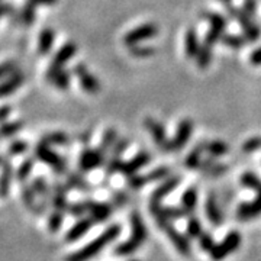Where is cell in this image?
Instances as JSON below:
<instances>
[{
  "label": "cell",
  "instance_id": "cell-46",
  "mask_svg": "<svg viewBox=\"0 0 261 261\" xmlns=\"http://www.w3.org/2000/svg\"><path fill=\"white\" fill-rule=\"evenodd\" d=\"M28 149V142L22 140H13L9 145V154L10 155H22L25 154Z\"/></svg>",
  "mask_w": 261,
  "mask_h": 261
},
{
  "label": "cell",
  "instance_id": "cell-24",
  "mask_svg": "<svg viewBox=\"0 0 261 261\" xmlns=\"http://www.w3.org/2000/svg\"><path fill=\"white\" fill-rule=\"evenodd\" d=\"M130 228H132V233H130V238L135 240L137 243L141 244L147 240L148 237V231H147V226L142 222V218L138 212H132L130 214Z\"/></svg>",
  "mask_w": 261,
  "mask_h": 261
},
{
  "label": "cell",
  "instance_id": "cell-56",
  "mask_svg": "<svg viewBox=\"0 0 261 261\" xmlns=\"http://www.w3.org/2000/svg\"><path fill=\"white\" fill-rule=\"evenodd\" d=\"M32 6H54L58 3V0H27Z\"/></svg>",
  "mask_w": 261,
  "mask_h": 261
},
{
  "label": "cell",
  "instance_id": "cell-7",
  "mask_svg": "<svg viewBox=\"0 0 261 261\" xmlns=\"http://www.w3.org/2000/svg\"><path fill=\"white\" fill-rule=\"evenodd\" d=\"M159 34V27L152 22L148 23H144L138 28L132 29L129 31L125 37H123V44L126 47H132V45H137L140 42H144L147 39H151Z\"/></svg>",
  "mask_w": 261,
  "mask_h": 261
},
{
  "label": "cell",
  "instance_id": "cell-34",
  "mask_svg": "<svg viewBox=\"0 0 261 261\" xmlns=\"http://www.w3.org/2000/svg\"><path fill=\"white\" fill-rule=\"evenodd\" d=\"M34 166H35V160L34 159L23 160V163L19 166L18 171H16V174H15V177H16V180H18L19 183H27V180L29 178V176L32 174Z\"/></svg>",
  "mask_w": 261,
  "mask_h": 261
},
{
  "label": "cell",
  "instance_id": "cell-20",
  "mask_svg": "<svg viewBox=\"0 0 261 261\" xmlns=\"http://www.w3.org/2000/svg\"><path fill=\"white\" fill-rule=\"evenodd\" d=\"M93 225V219H92L90 216H89V218H80V221L75 222V224L70 228V231L67 232V235H65V241H67V243H75V241H79L82 237H84L86 233L90 231V228H92Z\"/></svg>",
  "mask_w": 261,
  "mask_h": 261
},
{
  "label": "cell",
  "instance_id": "cell-32",
  "mask_svg": "<svg viewBox=\"0 0 261 261\" xmlns=\"http://www.w3.org/2000/svg\"><path fill=\"white\" fill-rule=\"evenodd\" d=\"M221 42L224 44L225 47L231 48V49H243L244 45L248 41H247V38L244 37V35H238V34H224Z\"/></svg>",
  "mask_w": 261,
  "mask_h": 261
},
{
  "label": "cell",
  "instance_id": "cell-18",
  "mask_svg": "<svg viewBox=\"0 0 261 261\" xmlns=\"http://www.w3.org/2000/svg\"><path fill=\"white\" fill-rule=\"evenodd\" d=\"M180 183H181V177H178V176H170V177H167L161 186H159L152 192L151 199H149V203H161V200L167 195H170L173 190H176Z\"/></svg>",
  "mask_w": 261,
  "mask_h": 261
},
{
  "label": "cell",
  "instance_id": "cell-37",
  "mask_svg": "<svg viewBox=\"0 0 261 261\" xmlns=\"http://www.w3.org/2000/svg\"><path fill=\"white\" fill-rule=\"evenodd\" d=\"M20 195H22V200L27 205V207H29L31 211H34V207L37 206V193L32 189V186L27 185V183H22Z\"/></svg>",
  "mask_w": 261,
  "mask_h": 261
},
{
  "label": "cell",
  "instance_id": "cell-21",
  "mask_svg": "<svg viewBox=\"0 0 261 261\" xmlns=\"http://www.w3.org/2000/svg\"><path fill=\"white\" fill-rule=\"evenodd\" d=\"M12 178H13L12 161L9 159H2V171H0V197L2 199L9 196Z\"/></svg>",
  "mask_w": 261,
  "mask_h": 261
},
{
  "label": "cell",
  "instance_id": "cell-58",
  "mask_svg": "<svg viewBox=\"0 0 261 261\" xmlns=\"http://www.w3.org/2000/svg\"><path fill=\"white\" fill-rule=\"evenodd\" d=\"M218 2H221V3H224V5H228V3H231V0H218Z\"/></svg>",
  "mask_w": 261,
  "mask_h": 261
},
{
  "label": "cell",
  "instance_id": "cell-19",
  "mask_svg": "<svg viewBox=\"0 0 261 261\" xmlns=\"http://www.w3.org/2000/svg\"><path fill=\"white\" fill-rule=\"evenodd\" d=\"M205 207L206 216H207L209 222L214 225V226H221L222 222H224V215H222V211H221L219 203H218V197H216L214 192H211L207 195Z\"/></svg>",
  "mask_w": 261,
  "mask_h": 261
},
{
  "label": "cell",
  "instance_id": "cell-40",
  "mask_svg": "<svg viewBox=\"0 0 261 261\" xmlns=\"http://www.w3.org/2000/svg\"><path fill=\"white\" fill-rule=\"evenodd\" d=\"M241 185H243L245 189H251V190H254L255 193L261 190V180L257 177L254 173H250V171L244 173L243 176H241Z\"/></svg>",
  "mask_w": 261,
  "mask_h": 261
},
{
  "label": "cell",
  "instance_id": "cell-30",
  "mask_svg": "<svg viewBox=\"0 0 261 261\" xmlns=\"http://www.w3.org/2000/svg\"><path fill=\"white\" fill-rule=\"evenodd\" d=\"M67 187L68 189H75V190H82V192H90L92 187L89 185V181L79 173H71L67 176Z\"/></svg>",
  "mask_w": 261,
  "mask_h": 261
},
{
  "label": "cell",
  "instance_id": "cell-31",
  "mask_svg": "<svg viewBox=\"0 0 261 261\" xmlns=\"http://www.w3.org/2000/svg\"><path fill=\"white\" fill-rule=\"evenodd\" d=\"M228 151H229V145L224 142V141H211V142H207L206 141V152L211 155V157H215V159H218V157H222L225 154H228Z\"/></svg>",
  "mask_w": 261,
  "mask_h": 261
},
{
  "label": "cell",
  "instance_id": "cell-4",
  "mask_svg": "<svg viewBox=\"0 0 261 261\" xmlns=\"http://www.w3.org/2000/svg\"><path fill=\"white\" fill-rule=\"evenodd\" d=\"M35 159L45 163L48 167H51L57 174H64L67 171V160L63 159L60 154H57L54 149L51 148V145H47L44 142H38V145L35 147Z\"/></svg>",
  "mask_w": 261,
  "mask_h": 261
},
{
  "label": "cell",
  "instance_id": "cell-52",
  "mask_svg": "<svg viewBox=\"0 0 261 261\" xmlns=\"http://www.w3.org/2000/svg\"><path fill=\"white\" fill-rule=\"evenodd\" d=\"M129 196L126 195L125 192H115L113 193V205L115 206H123L128 203Z\"/></svg>",
  "mask_w": 261,
  "mask_h": 261
},
{
  "label": "cell",
  "instance_id": "cell-10",
  "mask_svg": "<svg viewBox=\"0 0 261 261\" xmlns=\"http://www.w3.org/2000/svg\"><path fill=\"white\" fill-rule=\"evenodd\" d=\"M128 147H129V141L128 140L122 138V140L116 141V144L111 149V159L106 163V168H105V173H106L108 177H111L115 173L121 171L122 164H123L122 155H123V152L126 151Z\"/></svg>",
  "mask_w": 261,
  "mask_h": 261
},
{
  "label": "cell",
  "instance_id": "cell-5",
  "mask_svg": "<svg viewBox=\"0 0 261 261\" xmlns=\"http://www.w3.org/2000/svg\"><path fill=\"white\" fill-rule=\"evenodd\" d=\"M241 245V233L238 231H231L219 244H216L211 250V258L214 261H221L229 254L235 252Z\"/></svg>",
  "mask_w": 261,
  "mask_h": 261
},
{
  "label": "cell",
  "instance_id": "cell-25",
  "mask_svg": "<svg viewBox=\"0 0 261 261\" xmlns=\"http://www.w3.org/2000/svg\"><path fill=\"white\" fill-rule=\"evenodd\" d=\"M56 42V31L53 28H44L38 37V54L48 56Z\"/></svg>",
  "mask_w": 261,
  "mask_h": 261
},
{
  "label": "cell",
  "instance_id": "cell-1",
  "mask_svg": "<svg viewBox=\"0 0 261 261\" xmlns=\"http://www.w3.org/2000/svg\"><path fill=\"white\" fill-rule=\"evenodd\" d=\"M202 18L207 19L209 29L206 32L203 44H200L199 54L196 57V64L200 70H206L212 61V49H214L215 44H218L224 37L226 27H228V19L225 18L224 15L215 13V12L202 13Z\"/></svg>",
  "mask_w": 261,
  "mask_h": 261
},
{
  "label": "cell",
  "instance_id": "cell-53",
  "mask_svg": "<svg viewBox=\"0 0 261 261\" xmlns=\"http://www.w3.org/2000/svg\"><path fill=\"white\" fill-rule=\"evenodd\" d=\"M243 9L254 16L257 13V0H243Z\"/></svg>",
  "mask_w": 261,
  "mask_h": 261
},
{
  "label": "cell",
  "instance_id": "cell-51",
  "mask_svg": "<svg viewBox=\"0 0 261 261\" xmlns=\"http://www.w3.org/2000/svg\"><path fill=\"white\" fill-rule=\"evenodd\" d=\"M226 171H228V167H226V166L216 163V164H214V166L209 168V170H206L205 173L207 174V176H211V177H219V176L225 174Z\"/></svg>",
  "mask_w": 261,
  "mask_h": 261
},
{
  "label": "cell",
  "instance_id": "cell-22",
  "mask_svg": "<svg viewBox=\"0 0 261 261\" xmlns=\"http://www.w3.org/2000/svg\"><path fill=\"white\" fill-rule=\"evenodd\" d=\"M79 48L75 45L74 42L68 41L63 44L60 49L56 53V56L53 57V61H51V65H58V67H65V64L73 58V57L77 54Z\"/></svg>",
  "mask_w": 261,
  "mask_h": 261
},
{
  "label": "cell",
  "instance_id": "cell-48",
  "mask_svg": "<svg viewBox=\"0 0 261 261\" xmlns=\"http://www.w3.org/2000/svg\"><path fill=\"white\" fill-rule=\"evenodd\" d=\"M261 148V137H252L243 144V151L245 154H251Z\"/></svg>",
  "mask_w": 261,
  "mask_h": 261
},
{
  "label": "cell",
  "instance_id": "cell-54",
  "mask_svg": "<svg viewBox=\"0 0 261 261\" xmlns=\"http://www.w3.org/2000/svg\"><path fill=\"white\" fill-rule=\"evenodd\" d=\"M250 64L255 65V67H258L261 65V47L255 48L254 51H252L251 54H250Z\"/></svg>",
  "mask_w": 261,
  "mask_h": 261
},
{
  "label": "cell",
  "instance_id": "cell-60",
  "mask_svg": "<svg viewBox=\"0 0 261 261\" xmlns=\"http://www.w3.org/2000/svg\"><path fill=\"white\" fill-rule=\"evenodd\" d=\"M132 261H137V260H132Z\"/></svg>",
  "mask_w": 261,
  "mask_h": 261
},
{
  "label": "cell",
  "instance_id": "cell-29",
  "mask_svg": "<svg viewBox=\"0 0 261 261\" xmlns=\"http://www.w3.org/2000/svg\"><path fill=\"white\" fill-rule=\"evenodd\" d=\"M196 205H197V189L192 186L181 196V207L186 211L187 215H192L195 212Z\"/></svg>",
  "mask_w": 261,
  "mask_h": 261
},
{
  "label": "cell",
  "instance_id": "cell-57",
  "mask_svg": "<svg viewBox=\"0 0 261 261\" xmlns=\"http://www.w3.org/2000/svg\"><path fill=\"white\" fill-rule=\"evenodd\" d=\"M10 113H12V108H10V106H8V105L0 106V125L8 121V118L10 116Z\"/></svg>",
  "mask_w": 261,
  "mask_h": 261
},
{
  "label": "cell",
  "instance_id": "cell-43",
  "mask_svg": "<svg viewBox=\"0 0 261 261\" xmlns=\"http://www.w3.org/2000/svg\"><path fill=\"white\" fill-rule=\"evenodd\" d=\"M129 48V53L132 56L135 57V58H148V57L154 56L155 54V49L152 47H149V45H132Z\"/></svg>",
  "mask_w": 261,
  "mask_h": 261
},
{
  "label": "cell",
  "instance_id": "cell-17",
  "mask_svg": "<svg viewBox=\"0 0 261 261\" xmlns=\"http://www.w3.org/2000/svg\"><path fill=\"white\" fill-rule=\"evenodd\" d=\"M258 215H261V190L257 192V196L252 202H245L241 203L237 209V216L245 222L250 221L252 218H257Z\"/></svg>",
  "mask_w": 261,
  "mask_h": 261
},
{
  "label": "cell",
  "instance_id": "cell-42",
  "mask_svg": "<svg viewBox=\"0 0 261 261\" xmlns=\"http://www.w3.org/2000/svg\"><path fill=\"white\" fill-rule=\"evenodd\" d=\"M63 221H64V212L54 209L53 214L49 215V219H48V229L53 233H56L61 228Z\"/></svg>",
  "mask_w": 261,
  "mask_h": 261
},
{
  "label": "cell",
  "instance_id": "cell-9",
  "mask_svg": "<svg viewBox=\"0 0 261 261\" xmlns=\"http://www.w3.org/2000/svg\"><path fill=\"white\" fill-rule=\"evenodd\" d=\"M73 71L77 75V79L80 82V86H82V89H83L86 93L97 94L100 92V83H99V80L89 71V68L83 63H77L74 65V68H73Z\"/></svg>",
  "mask_w": 261,
  "mask_h": 261
},
{
  "label": "cell",
  "instance_id": "cell-3",
  "mask_svg": "<svg viewBox=\"0 0 261 261\" xmlns=\"http://www.w3.org/2000/svg\"><path fill=\"white\" fill-rule=\"evenodd\" d=\"M225 9H226V13H228L229 18L235 19L240 23V27L243 29V35L247 38L248 42L258 41V38L261 37V28L255 23V20L252 19L254 16L248 15L244 9L235 8L231 3L225 5Z\"/></svg>",
  "mask_w": 261,
  "mask_h": 261
},
{
  "label": "cell",
  "instance_id": "cell-16",
  "mask_svg": "<svg viewBox=\"0 0 261 261\" xmlns=\"http://www.w3.org/2000/svg\"><path fill=\"white\" fill-rule=\"evenodd\" d=\"M166 233H167V237L170 238V241L173 243V245L176 247V250H177L181 255H185V257H189L190 254H192V248H190V244H189V240H187L185 235H181V233L178 232L177 229L173 226V225L168 222L164 228H163Z\"/></svg>",
  "mask_w": 261,
  "mask_h": 261
},
{
  "label": "cell",
  "instance_id": "cell-45",
  "mask_svg": "<svg viewBox=\"0 0 261 261\" xmlns=\"http://www.w3.org/2000/svg\"><path fill=\"white\" fill-rule=\"evenodd\" d=\"M147 183H148V180L145 177V174H134V176L128 177V181H126L128 187L132 190H140Z\"/></svg>",
  "mask_w": 261,
  "mask_h": 261
},
{
  "label": "cell",
  "instance_id": "cell-26",
  "mask_svg": "<svg viewBox=\"0 0 261 261\" xmlns=\"http://www.w3.org/2000/svg\"><path fill=\"white\" fill-rule=\"evenodd\" d=\"M67 190H68L67 185L56 183V185H54V190H53V199H51L53 207H54L56 211H61V212H64V214L68 211Z\"/></svg>",
  "mask_w": 261,
  "mask_h": 261
},
{
  "label": "cell",
  "instance_id": "cell-12",
  "mask_svg": "<svg viewBox=\"0 0 261 261\" xmlns=\"http://www.w3.org/2000/svg\"><path fill=\"white\" fill-rule=\"evenodd\" d=\"M193 126H195L193 121H190V119L180 121L176 134H174V138L171 140V151H178V149H183L186 147L192 134H193Z\"/></svg>",
  "mask_w": 261,
  "mask_h": 261
},
{
  "label": "cell",
  "instance_id": "cell-38",
  "mask_svg": "<svg viewBox=\"0 0 261 261\" xmlns=\"http://www.w3.org/2000/svg\"><path fill=\"white\" fill-rule=\"evenodd\" d=\"M22 128H23V122L22 121L5 122L0 125V138H10L15 134H18Z\"/></svg>",
  "mask_w": 261,
  "mask_h": 261
},
{
  "label": "cell",
  "instance_id": "cell-44",
  "mask_svg": "<svg viewBox=\"0 0 261 261\" xmlns=\"http://www.w3.org/2000/svg\"><path fill=\"white\" fill-rule=\"evenodd\" d=\"M145 177L149 181H159V180H164V178L170 177V168L167 167H159L152 171H149L145 174Z\"/></svg>",
  "mask_w": 261,
  "mask_h": 261
},
{
  "label": "cell",
  "instance_id": "cell-36",
  "mask_svg": "<svg viewBox=\"0 0 261 261\" xmlns=\"http://www.w3.org/2000/svg\"><path fill=\"white\" fill-rule=\"evenodd\" d=\"M141 247V244H138L135 240H132L129 237V240H126L125 243L119 244L116 248H115V255L116 257H126V255H130L134 252L137 251Z\"/></svg>",
  "mask_w": 261,
  "mask_h": 261
},
{
  "label": "cell",
  "instance_id": "cell-11",
  "mask_svg": "<svg viewBox=\"0 0 261 261\" xmlns=\"http://www.w3.org/2000/svg\"><path fill=\"white\" fill-rule=\"evenodd\" d=\"M84 205H86L87 214L90 215V218L93 219L94 224L106 222L111 218V215H112V206L108 205V203L87 199V200H84Z\"/></svg>",
  "mask_w": 261,
  "mask_h": 261
},
{
  "label": "cell",
  "instance_id": "cell-28",
  "mask_svg": "<svg viewBox=\"0 0 261 261\" xmlns=\"http://www.w3.org/2000/svg\"><path fill=\"white\" fill-rule=\"evenodd\" d=\"M206 152V141H202L196 145L195 148L189 152V155L186 157L185 166L189 170H197L200 168V163H202V154Z\"/></svg>",
  "mask_w": 261,
  "mask_h": 261
},
{
  "label": "cell",
  "instance_id": "cell-55",
  "mask_svg": "<svg viewBox=\"0 0 261 261\" xmlns=\"http://www.w3.org/2000/svg\"><path fill=\"white\" fill-rule=\"evenodd\" d=\"M13 13V6L8 3V2H0V19L6 15H12Z\"/></svg>",
  "mask_w": 261,
  "mask_h": 261
},
{
  "label": "cell",
  "instance_id": "cell-39",
  "mask_svg": "<svg viewBox=\"0 0 261 261\" xmlns=\"http://www.w3.org/2000/svg\"><path fill=\"white\" fill-rule=\"evenodd\" d=\"M31 186L35 190L37 196H41V199L47 203V200L49 199V186H48L47 180L44 177H35L32 180Z\"/></svg>",
  "mask_w": 261,
  "mask_h": 261
},
{
  "label": "cell",
  "instance_id": "cell-47",
  "mask_svg": "<svg viewBox=\"0 0 261 261\" xmlns=\"http://www.w3.org/2000/svg\"><path fill=\"white\" fill-rule=\"evenodd\" d=\"M18 64L15 61H6V63H2L0 64V80L3 79H8L9 75L18 71Z\"/></svg>",
  "mask_w": 261,
  "mask_h": 261
},
{
  "label": "cell",
  "instance_id": "cell-6",
  "mask_svg": "<svg viewBox=\"0 0 261 261\" xmlns=\"http://www.w3.org/2000/svg\"><path fill=\"white\" fill-rule=\"evenodd\" d=\"M106 160V154L100 148H84L79 159V167L82 173H89L94 168L102 167Z\"/></svg>",
  "mask_w": 261,
  "mask_h": 261
},
{
  "label": "cell",
  "instance_id": "cell-50",
  "mask_svg": "<svg viewBox=\"0 0 261 261\" xmlns=\"http://www.w3.org/2000/svg\"><path fill=\"white\" fill-rule=\"evenodd\" d=\"M68 214L71 215V216H75V218H82L84 214H87L84 202H79V203L68 205Z\"/></svg>",
  "mask_w": 261,
  "mask_h": 261
},
{
  "label": "cell",
  "instance_id": "cell-2",
  "mask_svg": "<svg viewBox=\"0 0 261 261\" xmlns=\"http://www.w3.org/2000/svg\"><path fill=\"white\" fill-rule=\"evenodd\" d=\"M121 233V226L119 225H111L105 232L94 238L90 244H87L86 247H83L82 250H79L77 252L70 254L64 261H89L92 260L93 257H96L100 251H103L109 244L115 241Z\"/></svg>",
  "mask_w": 261,
  "mask_h": 261
},
{
  "label": "cell",
  "instance_id": "cell-8",
  "mask_svg": "<svg viewBox=\"0 0 261 261\" xmlns=\"http://www.w3.org/2000/svg\"><path fill=\"white\" fill-rule=\"evenodd\" d=\"M144 126L151 134L152 140H154V142L159 145L160 148L163 149L164 152H171V140L167 138L166 128H164V125L161 122L155 121L152 118H147L144 121Z\"/></svg>",
  "mask_w": 261,
  "mask_h": 261
},
{
  "label": "cell",
  "instance_id": "cell-14",
  "mask_svg": "<svg viewBox=\"0 0 261 261\" xmlns=\"http://www.w3.org/2000/svg\"><path fill=\"white\" fill-rule=\"evenodd\" d=\"M47 80L53 86H56L60 90H67L70 87V79L71 75L65 70V67H58V65H51L47 70Z\"/></svg>",
  "mask_w": 261,
  "mask_h": 261
},
{
  "label": "cell",
  "instance_id": "cell-23",
  "mask_svg": "<svg viewBox=\"0 0 261 261\" xmlns=\"http://www.w3.org/2000/svg\"><path fill=\"white\" fill-rule=\"evenodd\" d=\"M25 82V74L22 71H16L12 75H9L5 82L0 83V99L6 97V96H10L12 93H15L18 90L19 87L23 84Z\"/></svg>",
  "mask_w": 261,
  "mask_h": 261
},
{
  "label": "cell",
  "instance_id": "cell-13",
  "mask_svg": "<svg viewBox=\"0 0 261 261\" xmlns=\"http://www.w3.org/2000/svg\"><path fill=\"white\" fill-rule=\"evenodd\" d=\"M35 18H37L35 6L29 5L28 2H27L19 10H13V13L10 15V22L13 25H18V27L29 28V27L34 25Z\"/></svg>",
  "mask_w": 261,
  "mask_h": 261
},
{
  "label": "cell",
  "instance_id": "cell-15",
  "mask_svg": "<svg viewBox=\"0 0 261 261\" xmlns=\"http://www.w3.org/2000/svg\"><path fill=\"white\" fill-rule=\"evenodd\" d=\"M149 161H151V155H149L148 152L147 151H140L135 157H132L129 161H126V163L122 164L119 173H122L126 177H130V176L137 174L142 167L148 166Z\"/></svg>",
  "mask_w": 261,
  "mask_h": 261
},
{
  "label": "cell",
  "instance_id": "cell-35",
  "mask_svg": "<svg viewBox=\"0 0 261 261\" xmlns=\"http://www.w3.org/2000/svg\"><path fill=\"white\" fill-rule=\"evenodd\" d=\"M118 140H119V138H118V132H116V129H115V128H108V129L105 130V134H103L102 144H100L99 148L102 149L105 154H108V152L113 148V145L116 144V141Z\"/></svg>",
  "mask_w": 261,
  "mask_h": 261
},
{
  "label": "cell",
  "instance_id": "cell-59",
  "mask_svg": "<svg viewBox=\"0 0 261 261\" xmlns=\"http://www.w3.org/2000/svg\"><path fill=\"white\" fill-rule=\"evenodd\" d=\"M0 167H2V157H0Z\"/></svg>",
  "mask_w": 261,
  "mask_h": 261
},
{
  "label": "cell",
  "instance_id": "cell-49",
  "mask_svg": "<svg viewBox=\"0 0 261 261\" xmlns=\"http://www.w3.org/2000/svg\"><path fill=\"white\" fill-rule=\"evenodd\" d=\"M199 247L203 251L211 252V250L215 247V241L214 238H212V235L207 232H202V235L199 237Z\"/></svg>",
  "mask_w": 261,
  "mask_h": 261
},
{
  "label": "cell",
  "instance_id": "cell-33",
  "mask_svg": "<svg viewBox=\"0 0 261 261\" xmlns=\"http://www.w3.org/2000/svg\"><path fill=\"white\" fill-rule=\"evenodd\" d=\"M41 142H44L47 145H68L70 137L64 132H49L41 138Z\"/></svg>",
  "mask_w": 261,
  "mask_h": 261
},
{
  "label": "cell",
  "instance_id": "cell-41",
  "mask_svg": "<svg viewBox=\"0 0 261 261\" xmlns=\"http://www.w3.org/2000/svg\"><path fill=\"white\" fill-rule=\"evenodd\" d=\"M187 237L189 238H192V240H195V238H199L200 235H202V224H200V221L196 218V216H190L189 218V221H187Z\"/></svg>",
  "mask_w": 261,
  "mask_h": 261
},
{
  "label": "cell",
  "instance_id": "cell-27",
  "mask_svg": "<svg viewBox=\"0 0 261 261\" xmlns=\"http://www.w3.org/2000/svg\"><path fill=\"white\" fill-rule=\"evenodd\" d=\"M200 49V42L197 37V31L195 28H189L185 38V51L189 60H196V57L199 54Z\"/></svg>",
  "mask_w": 261,
  "mask_h": 261
}]
</instances>
